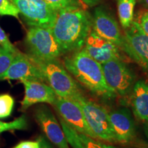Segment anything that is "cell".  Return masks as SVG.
Listing matches in <instances>:
<instances>
[{"label": "cell", "mask_w": 148, "mask_h": 148, "mask_svg": "<svg viewBox=\"0 0 148 148\" xmlns=\"http://www.w3.org/2000/svg\"><path fill=\"white\" fill-rule=\"evenodd\" d=\"M39 145H38V141H22L18 145H16L15 147L13 148H38Z\"/></svg>", "instance_id": "cell-26"}, {"label": "cell", "mask_w": 148, "mask_h": 148, "mask_svg": "<svg viewBox=\"0 0 148 148\" xmlns=\"http://www.w3.org/2000/svg\"><path fill=\"white\" fill-rule=\"evenodd\" d=\"M25 88V96L21 102V110H25L37 103H47L53 106L57 95L49 84L35 80H21Z\"/></svg>", "instance_id": "cell-15"}, {"label": "cell", "mask_w": 148, "mask_h": 148, "mask_svg": "<svg viewBox=\"0 0 148 148\" xmlns=\"http://www.w3.org/2000/svg\"><path fill=\"white\" fill-rule=\"evenodd\" d=\"M15 54L0 45V76L10 67Z\"/></svg>", "instance_id": "cell-22"}, {"label": "cell", "mask_w": 148, "mask_h": 148, "mask_svg": "<svg viewBox=\"0 0 148 148\" xmlns=\"http://www.w3.org/2000/svg\"><path fill=\"white\" fill-rule=\"evenodd\" d=\"M130 95L134 116L139 121L148 123V81L140 79L135 82Z\"/></svg>", "instance_id": "cell-16"}, {"label": "cell", "mask_w": 148, "mask_h": 148, "mask_svg": "<svg viewBox=\"0 0 148 148\" xmlns=\"http://www.w3.org/2000/svg\"><path fill=\"white\" fill-rule=\"evenodd\" d=\"M25 44L27 54L39 60H56L62 55L51 29L30 27L27 32Z\"/></svg>", "instance_id": "cell-5"}, {"label": "cell", "mask_w": 148, "mask_h": 148, "mask_svg": "<svg viewBox=\"0 0 148 148\" xmlns=\"http://www.w3.org/2000/svg\"><path fill=\"white\" fill-rule=\"evenodd\" d=\"M92 29L100 36L115 44L121 50L123 34L117 22L101 7H97L95 9Z\"/></svg>", "instance_id": "cell-14"}, {"label": "cell", "mask_w": 148, "mask_h": 148, "mask_svg": "<svg viewBox=\"0 0 148 148\" xmlns=\"http://www.w3.org/2000/svg\"><path fill=\"white\" fill-rule=\"evenodd\" d=\"M137 148H148V146H143V147H137Z\"/></svg>", "instance_id": "cell-30"}, {"label": "cell", "mask_w": 148, "mask_h": 148, "mask_svg": "<svg viewBox=\"0 0 148 148\" xmlns=\"http://www.w3.org/2000/svg\"><path fill=\"white\" fill-rule=\"evenodd\" d=\"M147 130H148V123H147Z\"/></svg>", "instance_id": "cell-31"}, {"label": "cell", "mask_w": 148, "mask_h": 148, "mask_svg": "<svg viewBox=\"0 0 148 148\" xmlns=\"http://www.w3.org/2000/svg\"><path fill=\"white\" fill-rule=\"evenodd\" d=\"M136 0H118V15L120 23L123 29L130 26L134 18V10Z\"/></svg>", "instance_id": "cell-18"}, {"label": "cell", "mask_w": 148, "mask_h": 148, "mask_svg": "<svg viewBox=\"0 0 148 148\" xmlns=\"http://www.w3.org/2000/svg\"><path fill=\"white\" fill-rule=\"evenodd\" d=\"M63 65L74 78L97 97L110 100L116 96L105 80L101 64L83 49L65 57Z\"/></svg>", "instance_id": "cell-2"}, {"label": "cell", "mask_w": 148, "mask_h": 148, "mask_svg": "<svg viewBox=\"0 0 148 148\" xmlns=\"http://www.w3.org/2000/svg\"><path fill=\"white\" fill-rule=\"evenodd\" d=\"M53 106L61 119L71 128L78 133L97 139L85 119L82 108L76 101L57 96Z\"/></svg>", "instance_id": "cell-9"}, {"label": "cell", "mask_w": 148, "mask_h": 148, "mask_svg": "<svg viewBox=\"0 0 148 148\" xmlns=\"http://www.w3.org/2000/svg\"><path fill=\"white\" fill-rule=\"evenodd\" d=\"M101 64L105 80L116 95L122 97L130 95L135 83V75L124 61L115 58Z\"/></svg>", "instance_id": "cell-6"}, {"label": "cell", "mask_w": 148, "mask_h": 148, "mask_svg": "<svg viewBox=\"0 0 148 148\" xmlns=\"http://www.w3.org/2000/svg\"><path fill=\"white\" fill-rule=\"evenodd\" d=\"M0 45L13 53H16L18 51V49L10 41L7 35L1 27H0Z\"/></svg>", "instance_id": "cell-24"}, {"label": "cell", "mask_w": 148, "mask_h": 148, "mask_svg": "<svg viewBox=\"0 0 148 148\" xmlns=\"http://www.w3.org/2000/svg\"><path fill=\"white\" fill-rule=\"evenodd\" d=\"M14 99L10 95H0V119L8 117L12 113Z\"/></svg>", "instance_id": "cell-21"}, {"label": "cell", "mask_w": 148, "mask_h": 148, "mask_svg": "<svg viewBox=\"0 0 148 148\" xmlns=\"http://www.w3.org/2000/svg\"><path fill=\"white\" fill-rule=\"evenodd\" d=\"M136 22L140 25L142 30L148 36V11L144 12L140 16L138 21Z\"/></svg>", "instance_id": "cell-25"}, {"label": "cell", "mask_w": 148, "mask_h": 148, "mask_svg": "<svg viewBox=\"0 0 148 148\" xmlns=\"http://www.w3.org/2000/svg\"><path fill=\"white\" fill-rule=\"evenodd\" d=\"M18 10L12 0H0V15H9L18 17Z\"/></svg>", "instance_id": "cell-23"}, {"label": "cell", "mask_w": 148, "mask_h": 148, "mask_svg": "<svg viewBox=\"0 0 148 148\" xmlns=\"http://www.w3.org/2000/svg\"><path fill=\"white\" fill-rule=\"evenodd\" d=\"M27 127V118L22 115L11 122L0 121V134L5 131L15 130H25Z\"/></svg>", "instance_id": "cell-20"}, {"label": "cell", "mask_w": 148, "mask_h": 148, "mask_svg": "<svg viewBox=\"0 0 148 148\" xmlns=\"http://www.w3.org/2000/svg\"><path fill=\"white\" fill-rule=\"evenodd\" d=\"M43 74L46 82L49 84L58 97L75 100L82 95L76 81L64 65L58 60H39L27 54Z\"/></svg>", "instance_id": "cell-3"}, {"label": "cell", "mask_w": 148, "mask_h": 148, "mask_svg": "<svg viewBox=\"0 0 148 148\" xmlns=\"http://www.w3.org/2000/svg\"><path fill=\"white\" fill-rule=\"evenodd\" d=\"M19 79L46 82L39 68L32 62L27 54L19 51L14 56L13 60L7 71L0 76V80Z\"/></svg>", "instance_id": "cell-11"}, {"label": "cell", "mask_w": 148, "mask_h": 148, "mask_svg": "<svg viewBox=\"0 0 148 148\" xmlns=\"http://www.w3.org/2000/svg\"><path fill=\"white\" fill-rule=\"evenodd\" d=\"M34 117L47 138L58 148H70L62 127L48 107H37Z\"/></svg>", "instance_id": "cell-12"}, {"label": "cell", "mask_w": 148, "mask_h": 148, "mask_svg": "<svg viewBox=\"0 0 148 148\" xmlns=\"http://www.w3.org/2000/svg\"><path fill=\"white\" fill-rule=\"evenodd\" d=\"M30 27L51 29L58 11L55 10L45 0H12Z\"/></svg>", "instance_id": "cell-7"}, {"label": "cell", "mask_w": 148, "mask_h": 148, "mask_svg": "<svg viewBox=\"0 0 148 148\" xmlns=\"http://www.w3.org/2000/svg\"><path fill=\"white\" fill-rule=\"evenodd\" d=\"M48 4L58 11L66 8H84L81 0H45Z\"/></svg>", "instance_id": "cell-19"}, {"label": "cell", "mask_w": 148, "mask_h": 148, "mask_svg": "<svg viewBox=\"0 0 148 148\" xmlns=\"http://www.w3.org/2000/svg\"><path fill=\"white\" fill-rule=\"evenodd\" d=\"M103 0H81L83 4L88 7H94L100 3Z\"/></svg>", "instance_id": "cell-28"}, {"label": "cell", "mask_w": 148, "mask_h": 148, "mask_svg": "<svg viewBox=\"0 0 148 148\" xmlns=\"http://www.w3.org/2000/svg\"><path fill=\"white\" fill-rule=\"evenodd\" d=\"M143 3H144V4H145V6L148 8V0H143Z\"/></svg>", "instance_id": "cell-29"}, {"label": "cell", "mask_w": 148, "mask_h": 148, "mask_svg": "<svg viewBox=\"0 0 148 148\" xmlns=\"http://www.w3.org/2000/svg\"><path fill=\"white\" fill-rule=\"evenodd\" d=\"M113 130L116 143L127 144L136 136V125L132 113L125 107L116 109L108 112Z\"/></svg>", "instance_id": "cell-13"}, {"label": "cell", "mask_w": 148, "mask_h": 148, "mask_svg": "<svg viewBox=\"0 0 148 148\" xmlns=\"http://www.w3.org/2000/svg\"><path fill=\"white\" fill-rule=\"evenodd\" d=\"M60 124L69 145L73 148H115L90 136L78 133L60 118Z\"/></svg>", "instance_id": "cell-17"}, {"label": "cell", "mask_w": 148, "mask_h": 148, "mask_svg": "<svg viewBox=\"0 0 148 148\" xmlns=\"http://www.w3.org/2000/svg\"><path fill=\"white\" fill-rule=\"evenodd\" d=\"M37 141H38V145H39L38 148H53L43 136H40Z\"/></svg>", "instance_id": "cell-27"}, {"label": "cell", "mask_w": 148, "mask_h": 148, "mask_svg": "<svg viewBox=\"0 0 148 148\" xmlns=\"http://www.w3.org/2000/svg\"><path fill=\"white\" fill-rule=\"evenodd\" d=\"M92 28V17L84 8L58 10L51 32L62 54L73 53L84 47Z\"/></svg>", "instance_id": "cell-1"}, {"label": "cell", "mask_w": 148, "mask_h": 148, "mask_svg": "<svg viewBox=\"0 0 148 148\" xmlns=\"http://www.w3.org/2000/svg\"><path fill=\"white\" fill-rule=\"evenodd\" d=\"M88 55L100 64L112 59H121V49L110 40L105 39L91 29L82 48Z\"/></svg>", "instance_id": "cell-10"}, {"label": "cell", "mask_w": 148, "mask_h": 148, "mask_svg": "<svg viewBox=\"0 0 148 148\" xmlns=\"http://www.w3.org/2000/svg\"><path fill=\"white\" fill-rule=\"evenodd\" d=\"M121 51L145 70H148V36L133 21L123 34Z\"/></svg>", "instance_id": "cell-8"}, {"label": "cell", "mask_w": 148, "mask_h": 148, "mask_svg": "<svg viewBox=\"0 0 148 148\" xmlns=\"http://www.w3.org/2000/svg\"><path fill=\"white\" fill-rule=\"evenodd\" d=\"M82 108L85 119L97 140L116 143L108 112L103 106L82 95L75 99Z\"/></svg>", "instance_id": "cell-4"}]
</instances>
